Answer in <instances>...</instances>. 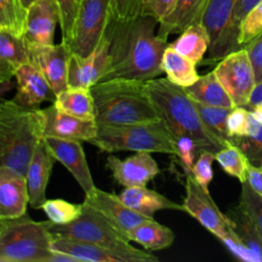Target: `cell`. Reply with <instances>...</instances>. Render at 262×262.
I'll return each mask as SVG.
<instances>
[{
	"instance_id": "obj_14",
	"label": "cell",
	"mask_w": 262,
	"mask_h": 262,
	"mask_svg": "<svg viewBox=\"0 0 262 262\" xmlns=\"http://www.w3.org/2000/svg\"><path fill=\"white\" fill-rule=\"evenodd\" d=\"M105 166L124 188L146 186L160 173L157 161L148 151H137L124 160L110 154Z\"/></svg>"
},
{
	"instance_id": "obj_50",
	"label": "cell",
	"mask_w": 262,
	"mask_h": 262,
	"mask_svg": "<svg viewBox=\"0 0 262 262\" xmlns=\"http://www.w3.org/2000/svg\"><path fill=\"white\" fill-rule=\"evenodd\" d=\"M246 107L249 108L253 113V115L257 119V121L262 124V101H259L256 103H251V104L247 105Z\"/></svg>"
},
{
	"instance_id": "obj_53",
	"label": "cell",
	"mask_w": 262,
	"mask_h": 262,
	"mask_svg": "<svg viewBox=\"0 0 262 262\" xmlns=\"http://www.w3.org/2000/svg\"><path fill=\"white\" fill-rule=\"evenodd\" d=\"M77 1H78V3H79V2H80V1H81V0H77Z\"/></svg>"
},
{
	"instance_id": "obj_15",
	"label": "cell",
	"mask_w": 262,
	"mask_h": 262,
	"mask_svg": "<svg viewBox=\"0 0 262 262\" xmlns=\"http://www.w3.org/2000/svg\"><path fill=\"white\" fill-rule=\"evenodd\" d=\"M49 150L57 162L62 164L82 187L85 195L91 194L97 187L94 184L82 141L43 137Z\"/></svg>"
},
{
	"instance_id": "obj_11",
	"label": "cell",
	"mask_w": 262,
	"mask_h": 262,
	"mask_svg": "<svg viewBox=\"0 0 262 262\" xmlns=\"http://www.w3.org/2000/svg\"><path fill=\"white\" fill-rule=\"evenodd\" d=\"M236 0H208L202 24L210 37L208 61H219L227 54L235 51L229 28Z\"/></svg>"
},
{
	"instance_id": "obj_51",
	"label": "cell",
	"mask_w": 262,
	"mask_h": 262,
	"mask_svg": "<svg viewBox=\"0 0 262 262\" xmlns=\"http://www.w3.org/2000/svg\"><path fill=\"white\" fill-rule=\"evenodd\" d=\"M259 101H262V82L258 83L254 89V92L252 94V97H251V100H250V103H256V102H259ZM248 104V105H249Z\"/></svg>"
},
{
	"instance_id": "obj_2",
	"label": "cell",
	"mask_w": 262,
	"mask_h": 262,
	"mask_svg": "<svg viewBox=\"0 0 262 262\" xmlns=\"http://www.w3.org/2000/svg\"><path fill=\"white\" fill-rule=\"evenodd\" d=\"M146 88L159 118L174 138L188 136L196 142L200 149L215 154L225 146L207 128L185 88L173 84L167 78L148 80Z\"/></svg>"
},
{
	"instance_id": "obj_49",
	"label": "cell",
	"mask_w": 262,
	"mask_h": 262,
	"mask_svg": "<svg viewBox=\"0 0 262 262\" xmlns=\"http://www.w3.org/2000/svg\"><path fill=\"white\" fill-rule=\"evenodd\" d=\"M47 262H81V261L78 258H76L68 253L52 250V253Z\"/></svg>"
},
{
	"instance_id": "obj_25",
	"label": "cell",
	"mask_w": 262,
	"mask_h": 262,
	"mask_svg": "<svg viewBox=\"0 0 262 262\" xmlns=\"http://www.w3.org/2000/svg\"><path fill=\"white\" fill-rule=\"evenodd\" d=\"M28 62L25 38L0 30V82L10 81L18 69Z\"/></svg>"
},
{
	"instance_id": "obj_22",
	"label": "cell",
	"mask_w": 262,
	"mask_h": 262,
	"mask_svg": "<svg viewBox=\"0 0 262 262\" xmlns=\"http://www.w3.org/2000/svg\"><path fill=\"white\" fill-rule=\"evenodd\" d=\"M55 161L44 139H42L37 145L26 171L30 206L34 209H42L47 200L46 188Z\"/></svg>"
},
{
	"instance_id": "obj_48",
	"label": "cell",
	"mask_w": 262,
	"mask_h": 262,
	"mask_svg": "<svg viewBox=\"0 0 262 262\" xmlns=\"http://www.w3.org/2000/svg\"><path fill=\"white\" fill-rule=\"evenodd\" d=\"M247 181L256 192L262 195V166H254L250 163L247 172Z\"/></svg>"
},
{
	"instance_id": "obj_35",
	"label": "cell",
	"mask_w": 262,
	"mask_h": 262,
	"mask_svg": "<svg viewBox=\"0 0 262 262\" xmlns=\"http://www.w3.org/2000/svg\"><path fill=\"white\" fill-rule=\"evenodd\" d=\"M84 209V204H75L61 199L46 200L42 210L48 217V220L54 224H69L78 219Z\"/></svg>"
},
{
	"instance_id": "obj_33",
	"label": "cell",
	"mask_w": 262,
	"mask_h": 262,
	"mask_svg": "<svg viewBox=\"0 0 262 262\" xmlns=\"http://www.w3.org/2000/svg\"><path fill=\"white\" fill-rule=\"evenodd\" d=\"M27 15L28 8L21 0H0V30L24 37Z\"/></svg>"
},
{
	"instance_id": "obj_44",
	"label": "cell",
	"mask_w": 262,
	"mask_h": 262,
	"mask_svg": "<svg viewBox=\"0 0 262 262\" xmlns=\"http://www.w3.org/2000/svg\"><path fill=\"white\" fill-rule=\"evenodd\" d=\"M111 17L131 18L141 13V0H110Z\"/></svg>"
},
{
	"instance_id": "obj_27",
	"label": "cell",
	"mask_w": 262,
	"mask_h": 262,
	"mask_svg": "<svg viewBox=\"0 0 262 262\" xmlns=\"http://www.w3.org/2000/svg\"><path fill=\"white\" fill-rule=\"evenodd\" d=\"M53 104L61 112L83 120H95L91 88L68 87L56 94Z\"/></svg>"
},
{
	"instance_id": "obj_20",
	"label": "cell",
	"mask_w": 262,
	"mask_h": 262,
	"mask_svg": "<svg viewBox=\"0 0 262 262\" xmlns=\"http://www.w3.org/2000/svg\"><path fill=\"white\" fill-rule=\"evenodd\" d=\"M16 93L13 100L26 107L39 108L45 101L54 102L56 94L52 87L41 74L30 62L24 64L15 74Z\"/></svg>"
},
{
	"instance_id": "obj_29",
	"label": "cell",
	"mask_w": 262,
	"mask_h": 262,
	"mask_svg": "<svg viewBox=\"0 0 262 262\" xmlns=\"http://www.w3.org/2000/svg\"><path fill=\"white\" fill-rule=\"evenodd\" d=\"M195 66L191 60L169 46V44L161 60V67L163 73L166 74V78L173 84L183 88L192 85L200 78Z\"/></svg>"
},
{
	"instance_id": "obj_6",
	"label": "cell",
	"mask_w": 262,
	"mask_h": 262,
	"mask_svg": "<svg viewBox=\"0 0 262 262\" xmlns=\"http://www.w3.org/2000/svg\"><path fill=\"white\" fill-rule=\"evenodd\" d=\"M52 242L48 221H35L27 213L0 219V262H47Z\"/></svg>"
},
{
	"instance_id": "obj_4",
	"label": "cell",
	"mask_w": 262,
	"mask_h": 262,
	"mask_svg": "<svg viewBox=\"0 0 262 262\" xmlns=\"http://www.w3.org/2000/svg\"><path fill=\"white\" fill-rule=\"evenodd\" d=\"M97 125H127L160 119L146 82L116 78L91 87Z\"/></svg>"
},
{
	"instance_id": "obj_18",
	"label": "cell",
	"mask_w": 262,
	"mask_h": 262,
	"mask_svg": "<svg viewBox=\"0 0 262 262\" xmlns=\"http://www.w3.org/2000/svg\"><path fill=\"white\" fill-rule=\"evenodd\" d=\"M108 38L104 36L99 45L86 56L72 53L69 63L68 87L91 88L102 76L108 59Z\"/></svg>"
},
{
	"instance_id": "obj_23",
	"label": "cell",
	"mask_w": 262,
	"mask_h": 262,
	"mask_svg": "<svg viewBox=\"0 0 262 262\" xmlns=\"http://www.w3.org/2000/svg\"><path fill=\"white\" fill-rule=\"evenodd\" d=\"M208 0H176L171 11L160 20L158 36L168 40L171 34H180L193 24L202 23Z\"/></svg>"
},
{
	"instance_id": "obj_46",
	"label": "cell",
	"mask_w": 262,
	"mask_h": 262,
	"mask_svg": "<svg viewBox=\"0 0 262 262\" xmlns=\"http://www.w3.org/2000/svg\"><path fill=\"white\" fill-rule=\"evenodd\" d=\"M175 2L176 0H141V13L152 16L160 23L171 11Z\"/></svg>"
},
{
	"instance_id": "obj_43",
	"label": "cell",
	"mask_w": 262,
	"mask_h": 262,
	"mask_svg": "<svg viewBox=\"0 0 262 262\" xmlns=\"http://www.w3.org/2000/svg\"><path fill=\"white\" fill-rule=\"evenodd\" d=\"M252 117V112L245 106L233 107L227 117V127L231 138L244 136Z\"/></svg>"
},
{
	"instance_id": "obj_21",
	"label": "cell",
	"mask_w": 262,
	"mask_h": 262,
	"mask_svg": "<svg viewBox=\"0 0 262 262\" xmlns=\"http://www.w3.org/2000/svg\"><path fill=\"white\" fill-rule=\"evenodd\" d=\"M28 205L30 195L26 175L0 166V219L26 214Z\"/></svg>"
},
{
	"instance_id": "obj_52",
	"label": "cell",
	"mask_w": 262,
	"mask_h": 262,
	"mask_svg": "<svg viewBox=\"0 0 262 262\" xmlns=\"http://www.w3.org/2000/svg\"><path fill=\"white\" fill-rule=\"evenodd\" d=\"M21 1H23L24 5H25V6L28 8V7H29V6H30V5H31V4H32V3H33L35 0H21Z\"/></svg>"
},
{
	"instance_id": "obj_32",
	"label": "cell",
	"mask_w": 262,
	"mask_h": 262,
	"mask_svg": "<svg viewBox=\"0 0 262 262\" xmlns=\"http://www.w3.org/2000/svg\"><path fill=\"white\" fill-rule=\"evenodd\" d=\"M193 101L207 128L216 137H218L224 143V145L232 143V138L227 127V117L232 108L208 105L198 102L194 99Z\"/></svg>"
},
{
	"instance_id": "obj_10",
	"label": "cell",
	"mask_w": 262,
	"mask_h": 262,
	"mask_svg": "<svg viewBox=\"0 0 262 262\" xmlns=\"http://www.w3.org/2000/svg\"><path fill=\"white\" fill-rule=\"evenodd\" d=\"M182 206L184 212L196 219L218 239L223 237L232 227L231 220L227 214L219 210L209 190H206L191 173L186 175L185 198Z\"/></svg>"
},
{
	"instance_id": "obj_45",
	"label": "cell",
	"mask_w": 262,
	"mask_h": 262,
	"mask_svg": "<svg viewBox=\"0 0 262 262\" xmlns=\"http://www.w3.org/2000/svg\"><path fill=\"white\" fill-rule=\"evenodd\" d=\"M220 241L237 259L247 262H256L254 255L238 237L233 227H231L229 231L223 237L220 238Z\"/></svg>"
},
{
	"instance_id": "obj_42",
	"label": "cell",
	"mask_w": 262,
	"mask_h": 262,
	"mask_svg": "<svg viewBox=\"0 0 262 262\" xmlns=\"http://www.w3.org/2000/svg\"><path fill=\"white\" fill-rule=\"evenodd\" d=\"M57 3L60 13L59 26L62 35L61 41L68 44L72 36L73 27L78 13L79 3L77 0H57Z\"/></svg>"
},
{
	"instance_id": "obj_31",
	"label": "cell",
	"mask_w": 262,
	"mask_h": 262,
	"mask_svg": "<svg viewBox=\"0 0 262 262\" xmlns=\"http://www.w3.org/2000/svg\"><path fill=\"white\" fill-rule=\"evenodd\" d=\"M227 216L238 237L254 255L256 262H262V234L253 220L238 206L229 210Z\"/></svg>"
},
{
	"instance_id": "obj_17",
	"label": "cell",
	"mask_w": 262,
	"mask_h": 262,
	"mask_svg": "<svg viewBox=\"0 0 262 262\" xmlns=\"http://www.w3.org/2000/svg\"><path fill=\"white\" fill-rule=\"evenodd\" d=\"M44 116V137L90 142L97 133L95 120H83L59 111L53 103L42 108Z\"/></svg>"
},
{
	"instance_id": "obj_47",
	"label": "cell",
	"mask_w": 262,
	"mask_h": 262,
	"mask_svg": "<svg viewBox=\"0 0 262 262\" xmlns=\"http://www.w3.org/2000/svg\"><path fill=\"white\" fill-rule=\"evenodd\" d=\"M244 47L249 53L258 84L262 82V34Z\"/></svg>"
},
{
	"instance_id": "obj_28",
	"label": "cell",
	"mask_w": 262,
	"mask_h": 262,
	"mask_svg": "<svg viewBox=\"0 0 262 262\" xmlns=\"http://www.w3.org/2000/svg\"><path fill=\"white\" fill-rule=\"evenodd\" d=\"M169 46L181 55L198 64L210 48V37L202 23L193 24L180 33L179 37Z\"/></svg>"
},
{
	"instance_id": "obj_36",
	"label": "cell",
	"mask_w": 262,
	"mask_h": 262,
	"mask_svg": "<svg viewBox=\"0 0 262 262\" xmlns=\"http://www.w3.org/2000/svg\"><path fill=\"white\" fill-rule=\"evenodd\" d=\"M241 184L242 191L237 206L253 220L262 234V195L256 192L248 181Z\"/></svg>"
},
{
	"instance_id": "obj_16",
	"label": "cell",
	"mask_w": 262,
	"mask_h": 262,
	"mask_svg": "<svg viewBox=\"0 0 262 262\" xmlns=\"http://www.w3.org/2000/svg\"><path fill=\"white\" fill-rule=\"evenodd\" d=\"M60 13L57 0H35L28 7L26 32L27 43L35 45L54 44L56 24H59Z\"/></svg>"
},
{
	"instance_id": "obj_13",
	"label": "cell",
	"mask_w": 262,
	"mask_h": 262,
	"mask_svg": "<svg viewBox=\"0 0 262 262\" xmlns=\"http://www.w3.org/2000/svg\"><path fill=\"white\" fill-rule=\"evenodd\" d=\"M52 250L68 253L81 262H157L159 258L149 252L140 250L130 253L112 248L63 237H54Z\"/></svg>"
},
{
	"instance_id": "obj_37",
	"label": "cell",
	"mask_w": 262,
	"mask_h": 262,
	"mask_svg": "<svg viewBox=\"0 0 262 262\" xmlns=\"http://www.w3.org/2000/svg\"><path fill=\"white\" fill-rule=\"evenodd\" d=\"M262 34V0L243 19L239 27L238 43L242 47Z\"/></svg>"
},
{
	"instance_id": "obj_5",
	"label": "cell",
	"mask_w": 262,
	"mask_h": 262,
	"mask_svg": "<svg viewBox=\"0 0 262 262\" xmlns=\"http://www.w3.org/2000/svg\"><path fill=\"white\" fill-rule=\"evenodd\" d=\"M89 143L108 154L131 150L175 155L174 137L161 119L127 125H97L96 136Z\"/></svg>"
},
{
	"instance_id": "obj_8",
	"label": "cell",
	"mask_w": 262,
	"mask_h": 262,
	"mask_svg": "<svg viewBox=\"0 0 262 262\" xmlns=\"http://www.w3.org/2000/svg\"><path fill=\"white\" fill-rule=\"evenodd\" d=\"M111 18L110 0H81L68 43L72 53L86 56L101 42Z\"/></svg>"
},
{
	"instance_id": "obj_1",
	"label": "cell",
	"mask_w": 262,
	"mask_h": 262,
	"mask_svg": "<svg viewBox=\"0 0 262 262\" xmlns=\"http://www.w3.org/2000/svg\"><path fill=\"white\" fill-rule=\"evenodd\" d=\"M159 20L140 14L131 18H110L108 59L98 82L123 78L146 82L163 74L161 60L168 46L156 31ZM97 82V83H98Z\"/></svg>"
},
{
	"instance_id": "obj_24",
	"label": "cell",
	"mask_w": 262,
	"mask_h": 262,
	"mask_svg": "<svg viewBox=\"0 0 262 262\" xmlns=\"http://www.w3.org/2000/svg\"><path fill=\"white\" fill-rule=\"evenodd\" d=\"M118 195L131 209L149 218H154V214L161 210H178L184 212L182 204L173 202L146 186L127 187Z\"/></svg>"
},
{
	"instance_id": "obj_12",
	"label": "cell",
	"mask_w": 262,
	"mask_h": 262,
	"mask_svg": "<svg viewBox=\"0 0 262 262\" xmlns=\"http://www.w3.org/2000/svg\"><path fill=\"white\" fill-rule=\"evenodd\" d=\"M26 41V40H25ZM29 62L46 78L55 94L68 88L69 63L72 51L69 45H35L27 43Z\"/></svg>"
},
{
	"instance_id": "obj_3",
	"label": "cell",
	"mask_w": 262,
	"mask_h": 262,
	"mask_svg": "<svg viewBox=\"0 0 262 262\" xmlns=\"http://www.w3.org/2000/svg\"><path fill=\"white\" fill-rule=\"evenodd\" d=\"M44 137L42 108H30L13 99L0 103V166L25 174Z\"/></svg>"
},
{
	"instance_id": "obj_41",
	"label": "cell",
	"mask_w": 262,
	"mask_h": 262,
	"mask_svg": "<svg viewBox=\"0 0 262 262\" xmlns=\"http://www.w3.org/2000/svg\"><path fill=\"white\" fill-rule=\"evenodd\" d=\"M261 0H236L234 5V9L232 12V17L230 21L229 28V37L231 44L235 50L243 48L238 43V35H239V27L245 18V16L250 12V10L257 5Z\"/></svg>"
},
{
	"instance_id": "obj_19",
	"label": "cell",
	"mask_w": 262,
	"mask_h": 262,
	"mask_svg": "<svg viewBox=\"0 0 262 262\" xmlns=\"http://www.w3.org/2000/svg\"><path fill=\"white\" fill-rule=\"evenodd\" d=\"M84 202L99 211L110 222L127 235L138 224L151 219L131 209L118 194L99 188H96L91 194L85 195Z\"/></svg>"
},
{
	"instance_id": "obj_30",
	"label": "cell",
	"mask_w": 262,
	"mask_h": 262,
	"mask_svg": "<svg viewBox=\"0 0 262 262\" xmlns=\"http://www.w3.org/2000/svg\"><path fill=\"white\" fill-rule=\"evenodd\" d=\"M128 237L131 242H135L147 250L155 251L169 248L175 239V234L172 229L151 218L134 227L128 233Z\"/></svg>"
},
{
	"instance_id": "obj_39",
	"label": "cell",
	"mask_w": 262,
	"mask_h": 262,
	"mask_svg": "<svg viewBox=\"0 0 262 262\" xmlns=\"http://www.w3.org/2000/svg\"><path fill=\"white\" fill-rule=\"evenodd\" d=\"M175 142V157L179 160V163L185 173V175L191 173V168L194 164V159L202 149H200L196 142L188 136H179L174 138Z\"/></svg>"
},
{
	"instance_id": "obj_7",
	"label": "cell",
	"mask_w": 262,
	"mask_h": 262,
	"mask_svg": "<svg viewBox=\"0 0 262 262\" xmlns=\"http://www.w3.org/2000/svg\"><path fill=\"white\" fill-rule=\"evenodd\" d=\"M83 204L81 216L69 224L58 225L48 220V229L53 238L76 239L130 253L140 251L131 246L128 235L117 228L99 211L85 202Z\"/></svg>"
},
{
	"instance_id": "obj_38",
	"label": "cell",
	"mask_w": 262,
	"mask_h": 262,
	"mask_svg": "<svg viewBox=\"0 0 262 262\" xmlns=\"http://www.w3.org/2000/svg\"><path fill=\"white\" fill-rule=\"evenodd\" d=\"M232 143L238 146L246 155L249 162L254 166H262V124L257 130L246 136L232 138Z\"/></svg>"
},
{
	"instance_id": "obj_34",
	"label": "cell",
	"mask_w": 262,
	"mask_h": 262,
	"mask_svg": "<svg viewBox=\"0 0 262 262\" xmlns=\"http://www.w3.org/2000/svg\"><path fill=\"white\" fill-rule=\"evenodd\" d=\"M215 160L225 173L238 179L241 183L247 181L249 160L235 144H227L215 154Z\"/></svg>"
},
{
	"instance_id": "obj_26",
	"label": "cell",
	"mask_w": 262,
	"mask_h": 262,
	"mask_svg": "<svg viewBox=\"0 0 262 262\" xmlns=\"http://www.w3.org/2000/svg\"><path fill=\"white\" fill-rule=\"evenodd\" d=\"M185 90L198 102L226 108L235 107L214 71L200 76L196 82L186 87Z\"/></svg>"
},
{
	"instance_id": "obj_40",
	"label": "cell",
	"mask_w": 262,
	"mask_h": 262,
	"mask_svg": "<svg viewBox=\"0 0 262 262\" xmlns=\"http://www.w3.org/2000/svg\"><path fill=\"white\" fill-rule=\"evenodd\" d=\"M214 161H216L215 152L204 149L198 155V159L191 168V175L206 190H209V185L213 180L212 164Z\"/></svg>"
},
{
	"instance_id": "obj_9",
	"label": "cell",
	"mask_w": 262,
	"mask_h": 262,
	"mask_svg": "<svg viewBox=\"0 0 262 262\" xmlns=\"http://www.w3.org/2000/svg\"><path fill=\"white\" fill-rule=\"evenodd\" d=\"M234 106H247L257 85L249 53L245 47L223 57L213 70Z\"/></svg>"
}]
</instances>
